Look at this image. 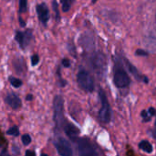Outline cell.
I'll use <instances>...</instances> for the list:
<instances>
[{
    "label": "cell",
    "mask_w": 156,
    "mask_h": 156,
    "mask_svg": "<svg viewBox=\"0 0 156 156\" xmlns=\"http://www.w3.org/2000/svg\"><path fill=\"white\" fill-rule=\"evenodd\" d=\"M53 120L58 130H62L68 121L64 115V99L59 95L53 99Z\"/></svg>",
    "instance_id": "6da1fadb"
},
{
    "label": "cell",
    "mask_w": 156,
    "mask_h": 156,
    "mask_svg": "<svg viewBox=\"0 0 156 156\" xmlns=\"http://www.w3.org/2000/svg\"><path fill=\"white\" fill-rule=\"evenodd\" d=\"M90 63L93 71L100 76H102L107 70V58L104 53L94 52L90 58Z\"/></svg>",
    "instance_id": "7a4b0ae2"
},
{
    "label": "cell",
    "mask_w": 156,
    "mask_h": 156,
    "mask_svg": "<svg viewBox=\"0 0 156 156\" xmlns=\"http://www.w3.org/2000/svg\"><path fill=\"white\" fill-rule=\"evenodd\" d=\"M99 97L101 103V107L99 111V119L102 123H109L112 120V108L108 101L107 96L102 89H100Z\"/></svg>",
    "instance_id": "3957f363"
},
{
    "label": "cell",
    "mask_w": 156,
    "mask_h": 156,
    "mask_svg": "<svg viewBox=\"0 0 156 156\" xmlns=\"http://www.w3.org/2000/svg\"><path fill=\"white\" fill-rule=\"evenodd\" d=\"M77 82L79 86L85 92L91 93L94 90V81L91 74L85 69H80L77 74Z\"/></svg>",
    "instance_id": "277c9868"
},
{
    "label": "cell",
    "mask_w": 156,
    "mask_h": 156,
    "mask_svg": "<svg viewBox=\"0 0 156 156\" xmlns=\"http://www.w3.org/2000/svg\"><path fill=\"white\" fill-rule=\"evenodd\" d=\"M78 147L79 156H99V154L88 138H78L75 142Z\"/></svg>",
    "instance_id": "5b68a950"
},
{
    "label": "cell",
    "mask_w": 156,
    "mask_h": 156,
    "mask_svg": "<svg viewBox=\"0 0 156 156\" xmlns=\"http://www.w3.org/2000/svg\"><path fill=\"white\" fill-rule=\"evenodd\" d=\"M34 39L32 29H26L24 31L16 30L15 33V40L18 43L20 49L26 50Z\"/></svg>",
    "instance_id": "8992f818"
},
{
    "label": "cell",
    "mask_w": 156,
    "mask_h": 156,
    "mask_svg": "<svg viewBox=\"0 0 156 156\" xmlns=\"http://www.w3.org/2000/svg\"><path fill=\"white\" fill-rule=\"evenodd\" d=\"M113 83L115 86L118 88H125L129 86L131 83V79L127 72L123 68L116 66L114 74H113Z\"/></svg>",
    "instance_id": "52a82bcc"
},
{
    "label": "cell",
    "mask_w": 156,
    "mask_h": 156,
    "mask_svg": "<svg viewBox=\"0 0 156 156\" xmlns=\"http://www.w3.org/2000/svg\"><path fill=\"white\" fill-rule=\"evenodd\" d=\"M54 146L60 156H72L73 150L71 144L68 140L63 137H58L54 141Z\"/></svg>",
    "instance_id": "ba28073f"
},
{
    "label": "cell",
    "mask_w": 156,
    "mask_h": 156,
    "mask_svg": "<svg viewBox=\"0 0 156 156\" xmlns=\"http://www.w3.org/2000/svg\"><path fill=\"white\" fill-rule=\"evenodd\" d=\"M79 42L80 46L83 48L86 51H92L95 48V42H94V37L90 32L83 33L79 40Z\"/></svg>",
    "instance_id": "9c48e42d"
},
{
    "label": "cell",
    "mask_w": 156,
    "mask_h": 156,
    "mask_svg": "<svg viewBox=\"0 0 156 156\" xmlns=\"http://www.w3.org/2000/svg\"><path fill=\"white\" fill-rule=\"evenodd\" d=\"M36 12H37V15L39 21L44 26H46L48 21L50 18V13H49V9H48V6L45 3H40L38 5H37Z\"/></svg>",
    "instance_id": "30bf717a"
},
{
    "label": "cell",
    "mask_w": 156,
    "mask_h": 156,
    "mask_svg": "<svg viewBox=\"0 0 156 156\" xmlns=\"http://www.w3.org/2000/svg\"><path fill=\"white\" fill-rule=\"evenodd\" d=\"M64 132L66 133V135L72 141V142H76L79 138V135H80V130L79 128H77L74 124L67 121L66 124L64 125L63 129Z\"/></svg>",
    "instance_id": "8fae6325"
},
{
    "label": "cell",
    "mask_w": 156,
    "mask_h": 156,
    "mask_svg": "<svg viewBox=\"0 0 156 156\" xmlns=\"http://www.w3.org/2000/svg\"><path fill=\"white\" fill-rule=\"evenodd\" d=\"M5 102L13 109H18L22 106V101L20 97L15 93H8L5 97Z\"/></svg>",
    "instance_id": "7c38bea8"
},
{
    "label": "cell",
    "mask_w": 156,
    "mask_h": 156,
    "mask_svg": "<svg viewBox=\"0 0 156 156\" xmlns=\"http://www.w3.org/2000/svg\"><path fill=\"white\" fill-rule=\"evenodd\" d=\"M126 62V65L128 66V68H129V71L134 75V77L138 80V81H140V82H144V83H148V78L146 77V76H144V75H143V74H141L140 73H139V71L135 68V66H133L129 61H125Z\"/></svg>",
    "instance_id": "4fadbf2b"
},
{
    "label": "cell",
    "mask_w": 156,
    "mask_h": 156,
    "mask_svg": "<svg viewBox=\"0 0 156 156\" xmlns=\"http://www.w3.org/2000/svg\"><path fill=\"white\" fill-rule=\"evenodd\" d=\"M14 69L17 74H22L26 71V63L23 58H17L13 61Z\"/></svg>",
    "instance_id": "5bb4252c"
},
{
    "label": "cell",
    "mask_w": 156,
    "mask_h": 156,
    "mask_svg": "<svg viewBox=\"0 0 156 156\" xmlns=\"http://www.w3.org/2000/svg\"><path fill=\"white\" fill-rule=\"evenodd\" d=\"M139 148H140L141 150H143L144 152L147 153V154L153 153V150H154V147H153V145L151 144V143L148 142V141H146V140H144V141H142V142L139 143Z\"/></svg>",
    "instance_id": "9a60e30c"
},
{
    "label": "cell",
    "mask_w": 156,
    "mask_h": 156,
    "mask_svg": "<svg viewBox=\"0 0 156 156\" xmlns=\"http://www.w3.org/2000/svg\"><path fill=\"white\" fill-rule=\"evenodd\" d=\"M8 80H9L11 86H12L13 87H15V88H18V87H20V86L23 85L22 80L18 79V78H16V77H15V76H9V77H8Z\"/></svg>",
    "instance_id": "2e32d148"
},
{
    "label": "cell",
    "mask_w": 156,
    "mask_h": 156,
    "mask_svg": "<svg viewBox=\"0 0 156 156\" xmlns=\"http://www.w3.org/2000/svg\"><path fill=\"white\" fill-rule=\"evenodd\" d=\"M6 134L7 135H10V136H13V137H17L19 135V129L17 126H12L10 127L7 131H6Z\"/></svg>",
    "instance_id": "e0dca14e"
},
{
    "label": "cell",
    "mask_w": 156,
    "mask_h": 156,
    "mask_svg": "<svg viewBox=\"0 0 156 156\" xmlns=\"http://www.w3.org/2000/svg\"><path fill=\"white\" fill-rule=\"evenodd\" d=\"M59 1L62 5V10L64 12L69 11L73 4V0H59Z\"/></svg>",
    "instance_id": "ac0fdd59"
},
{
    "label": "cell",
    "mask_w": 156,
    "mask_h": 156,
    "mask_svg": "<svg viewBox=\"0 0 156 156\" xmlns=\"http://www.w3.org/2000/svg\"><path fill=\"white\" fill-rule=\"evenodd\" d=\"M27 11V0H19V13H26Z\"/></svg>",
    "instance_id": "d6986e66"
},
{
    "label": "cell",
    "mask_w": 156,
    "mask_h": 156,
    "mask_svg": "<svg viewBox=\"0 0 156 156\" xmlns=\"http://www.w3.org/2000/svg\"><path fill=\"white\" fill-rule=\"evenodd\" d=\"M21 142H22V143H23L25 146L29 145V144L31 143V142H32L31 136H30L29 134H24V135H22V137H21Z\"/></svg>",
    "instance_id": "ffe728a7"
},
{
    "label": "cell",
    "mask_w": 156,
    "mask_h": 156,
    "mask_svg": "<svg viewBox=\"0 0 156 156\" xmlns=\"http://www.w3.org/2000/svg\"><path fill=\"white\" fill-rule=\"evenodd\" d=\"M52 8L55 12V17L56 19H59V10H58V4L56 0L52 1Z\"/></svg>",
    "instance_id": "44dd1931"
},
{
    "label": "cell",
    "mask_w": 156,
    "mask_h": 156,
    "mask_svg": "<svg viewBox=\"0 0 156 156\" xmlns=\"http://www.w3.org/2000/svg\"><path fill=\"white\" fill-rule=\"evenodd\" d=\"M30 61H31V65L32 66H36L37 64H38L39 63V56L38 54H33L30 58Z\"/></svg>",
    "instance_id": "7402d4cb"
},
{
    "label": "cell",
    "mask_w": 156,
    "mask_h": 156,
    "mask_svg": "<svg viewBox=\"0 0 156 156\" xmlns=\"http://www.w3.org/2000/svg\"><path fill=\"white\" fill-rule=\"evenodd\" d=\"M142 118H143V120H144V122H147V121L151 120L152 116L148 113L147 110H143V111H142Z\"/></svg>",
    "instance_id": "603a6c76"
},
{
    "label": "cell",
    "mask_w": 156,
    "mask_h": 156,
    "mask_svg": "<svg viewBox=\"0 0 156 156\" xmlns=\"http://www.w3.org/2000/svg\"><path fill=\"white\" fill-rule=\"evenodd\" d=\"M58 84H59V86H60L61 87L65 86L67 85V81H66V80H63V79L61 78V76H60V69H59V68L58 69Z\"/></svg>",
    "instance_id": "cb8c5ba5"
},
{
    "label": "cell",
    "mask_w": 156,
    "mask_h": 156,
    "mask_svg": "<svg viewBox=\"0 0 156 156\" xmlns=\"http://www.w3.org/2000/svg\"><path fill=\"white\" fill-rule=\"evenodd\" d=\"M135 54L137 56H147L149 54V52H147L146 51L144 50H142V49H138L135 51Z\"/></svg>",
    "instance_id": "d4e9b609"
},
{
    "label": "cell",
    "mask_w": 156,
    "mask_h": 156,
    "mask_svg": "<svg viewBox=\"0 0 156 156\" xmlns=\"http://www.w3.org/2000/svg\"><path fill=\"white\" fill-rule=\"evenodd\" d=\"M61 64H62L64 67H66V68H69V67L70 66V61H69V59L65 58V59H63V60H62V63H61Z\"/></svg>",
    "instance_id": "484cf974"
},
{
    "label": "cell",
    "mask_w": 156,
    "mask_h": 156,
    "mask_svg": "<svg viewBox=\"0 0 156 156\" xmlns=\"http://www.w3.org/2000/svg\"><path fill=\"white\" fill-rule=\"evenodd\" d=\"M25 156H36V153L33 150H27Z\"/></svg>",
    "instance_id": "4316f807"
},
{
    "label": "cell",
    "mask_w": 156,
    "mask_h": 156,
    "mask_svg": "<svg viewBox=\"0 0 156 156\" xmlns=\"http://www.w3.org/2000/svg\"><path fill=\"white\" fill-rule=\"evenodd\" d=\"M148 113L153 117V116H155L156 115V110L154 108H150L149 109H148Z\"/></svg>",
    "instance_id": "83f0119b"
},
{
    "label": "cell",
    "mask_w": 156,
    "mask_h": 156,
    "mask_svg": "<svg viewBox=\"0 0 156 156\" xmlns=\"http://www.w3.org/2000/svg\"><path fill=\"white\" fill-rule=\"evenodd\" d=\"M0 156H10V154H8V152L6 151V149L4 148V149L0 152Z\"/></svg>",
    "instance_id": "f1b7e54d"
},
{
    "label": "cell",
    "mask_w": 156,
    "mask_h": 156,
    "mask_svg": "<svg viewBox=\"0 0 156 156\" xmlns=\"http://www.w3.org/2000/svg\"><path fill=\"white\" fill-rule=\"evenodd\" d=\"M153 136H154V138L156 140V120L155 123H154V131H153Z\"/></svg>",
    "instance_id": "f546056e"
},
{
    "label": "cell",
    "mask_w": 156,
    "mask_h": 156,
    "mask_svg": "<svg viewBox=\"0 0 156 156\" xmlns=\"http://www.w3.org/2000/svg\"><path fill=\"white\" fill-rule=\"evenodd\" d=\"M32 99H33V96L32 95H27V97H26V100H27V101H31Z\"/></svg>",
    "instance_id": "4dcf8cb0"
},
{
    "label": "cell",
    "mask_w": 156,
    "mask_h": 156,
    "mask_svg": "<svg viewBox=\"0 0 156 156\" xmlns=\"http://www.w3.org/2000/svg\"><path fill=\"white\" fill-rule=\"evenodd\" d=\"M40 156H48V154H44V153H42L41 154H40Z\"/></svg>",
    "instance_id": "1f68e13d"
},
{
    "label": "cell",
    "mask_w": 156,
    "mask_h": 156,
    "mask_svg": "<svg viewBox=\"0 0 156 156\" xmlns=\"http://www.w3.org/2000/svg\"><path fill=\"white\" fill-rule=\"evenodd\" d=\"M96 1H97V0H92V3H93V4H94V3H95V2H96Z\"/></svg>",
    "instance_id": "d6a6232c"
},
{
    "label": "cell",
    "mask_w": 156,
    "mask_h": 156,
    "mask_svg": "<svg viewBox=\"0 0 156 156\" xmlns=\"http://www.w3.org/2000/svg\"><path fill=\"white\" fill-rule=\"evenodd\" d=\"M1 145H2V144H1V143H0V148H1Z\"/></svg>",
    "instance_id": "836d02e7"
},
{
    "label": "cell",
    "mask_w": 156,
    "mask_h": 156,
    "mask_svg": "<svg viewBox=\"0 0 156 156\" xmlns=\"http://www.w3.org/2000/svg\"><path fill=\"white\" fill-rule=\"evenodd\" d=\"M155 25H156V16H155Z\"/></svg>",
    "instance_id": "e575fe53"
},
{
    "label": "cell",
    "mask_w": 156,
    "mask_h": 156,
    "mask_svg": "<svg viewBox=\"0 0 156 156\" xmlns=\"http://www.w3.org/2000/svg\"><path fill=\"white\" fill-rule=\"evenodd\" d=\"M0 19H1V17H0Z\"/></svg>",
    "instance_id": "d590c367"
},
{
    "label": "cell",
    "mask_w": 156,
    "mask_h": 156,
    "mask_svg": "<svg viewBox=\"0 0 156 156\" xmlns=\"http://www.w3.org/2000/svg\"><path fill=\"white\" fill-rule=\"evenodd\" d=\"M8 1H11V0H8Z\"/></svg>",
    "instance_id": "8d00e7d4"
}]
</instances>
